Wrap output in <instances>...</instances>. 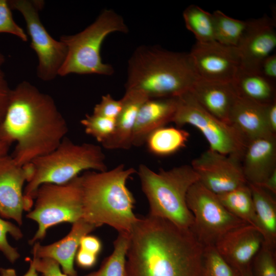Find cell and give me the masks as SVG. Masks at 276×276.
Instances as JSON below:
<instances>
[{"label":"cell","instance_id":"obj_1","mask_svg":"<svg viewBox=\"0 0 276 276\" xmlns=\"http://www.w3.org/2000/svg\"><path fill=\"white\" fill-rule=\"evenodd\" d=\"M204 247L191 229L139 218L129 234L126 276H199Z\"/></svg>","mask_w":276,"mask_h":276},{"label":"cell","instance_id":"obj_2","mask_svg":"<svg viewBox=\"0 0 276 276\" xmlns=\"http://www.w3.org/2000/svg\"><path fill=\"white\" fill-rule=\"evenodd\" d=\"M68 130L64 118L48 94L24 81L11 89L0 124V139L16 146L12 155L23 166L54 150Z\"/></svg>","mask_w":276,"mask_h":276},{"label":"cell","instance_id":"obj_3","mask_svg":"<svg viewBox=\"0 0 276 276\" xmlns=\"http://www.w3.org/2000/svg\"><path fill=\"white\" fill-rule=\"evenodd\" d=\"M198 78L189 53L142 46L129 60L125 89L148 99L177 97L189 91Z\"/></svg>","mask_w":276,"mask_h":276},{"label":"cell","instance_id":"obj_4","mask_svg":"<svg viewBox=\"0 0 276 276\" xmlns=\"http://www.w3.org/2000/svg\"><path fill=\"white\" fill-rule=\"evenodd\" d=\"M136 170L119 165L110 170L87 171L80 176L82 218L96 227L106 224L130 234L137 221L135 199L127 181Z\"/></svg>","mask_w":276,"mask_h":276},{"label":"cell","instance_id":"obj_5","mask_svg":"<svg viewBox=\"0 0 276 276\" xmlns=\"http://www.w3.org/2000/svg\"><path fill=\"white\" fill-rule=\"evenodd\" d=\"M31 176L24 190L26 211L34 204L36 193L45 183H66L83 171L107 170L105 156L100 146L90 143L76 144L65 136L51 152L29 163Z\"/></svg>","mask_w":276,"mask_h":276},{"label":"cell","instance_id":"obj_6","mask_svg":"<svg viewBox=\"0 0 276 276\" xmlns=\"http://www.w3.org/2000/svg\"><path fill=\"white\" fill-rule=\"evenodd\" d=\"M137 174L149 203L148 215L192 230L194 218L187 205V195L199 177L191 166L185 165L156 172L141 164Z\"/></svg>","mask_w":276,"mask_h":276},{"label":"cell","instance_id":"obj_7","mask_svg":"<svg viewBox=\"0 0 276 276\" xmlns=\"http://www.w3.org/2000/svg\"><path fill=\"white\" fill-rule=\"evenodd\" d=\"M128 31L122 17L113 10L106 9L84 30L74 35H62L60 40L66 46L67 54L58 75H112L114 72L113 67L102 61V44L109 34Z\"/></svg>","mask_w":276,"mask_h":276},{"label":"cell","instance_id":"obj_8","mask_svg":"<svg viewBox=\"0 0 276 276\" xmlns=\"http://www.w3.org/2000/svg\"><path fill=\"white\" fill-rule=\"evenodd\" d=\"M33 205L26 217L35 221L38 227L29 240L30 245L44 239L50 228L64 222L73 224L82 219L80 176L62 185H41L36 193Z\"/></svg>","mask_w":276,"mask_h":276},{"label":"cell","instance_id":"obj_9","mask_svg":"<svg viewBox=\"0 0 276 276\" xmlns=\"http://www.w3.org/2000/svg\"><path fill=\"white\" fill-rule=\"evenodd\" d=\"M172 122L179 128L186 125L195 127L205 138L210 149L242 159L248 142L247 139L233 125L208 112L190 90L177 97Z\"/></svg>","mask_w":276,"mask_h":276},{"label":"cell","instance_id":"obj_10","mask_svg":"<svg viewBox=\"0 0 276 276\" xmlns=\"http://www.w3.org/2000/svg\"><path fill=\"white\" fill-rule=\"evenodd\" d=\"M187 203L194 218L192 231L204 246L214 245L228 232L248 224L228 211L217 195L199 181L189 189Z\"/></svg>","mask_w":276,"mask_h":276},{"label":"cell","instance_id":"obj_11","mask_svg":"<svg viewBox=\"0 0 276 276\" xmlns=\"http://www.w3.org/2000/svg\"><path fill=\"white\" fill-rule=\"evenodd\" d=\"M11 9L19 11L26 22L31 38V48L38 57L37 76L43 81H51L58 75L67 54V47L61 40L54 39L42 24L39 12L43 2L30 0L8 1Z\"/></svg>","mask_w":276,"mask_h":276},{"label":"cell","instance_id":"obj_12","mask_svg":"<svg viewBox=\"0 0 276 276\" xmlns=\"http://www.w3.org/2000/svg\"><path fill=\"white\" fill-rule=\"evenodd\" d=\"M199 181L216 195L221 194L247 184L241 160L209 149L194 159L191 165Z\"/></svg>","mask_w":276,"mask_h":276},{"label":"cell","instance_id":"obj_13","mask_svg":"<svg viewBox=\"0 0 276 276\" xmlns=\"http://www.w3.org/2000/svg\"><path fill=\"white\" fill-rule=\"evenodd\" d=\"M199 78L232 83L240 66L237 48L216 41L196 42L189 53Z\"/></svg>","mask_w":276,"mask_h":276},{"label":"cell","instance_id":"obj_14","mask_svg":"<svg viewBox=\"0 0 276 276\" xmlns=\"http://www.w3.org/2000/svg\"><path fill=\"white\" fill-rule=\"evenodd\" d=\"M29 164L21 166L8 154L0 156V216L22 224L26 211L23 187L31 176Z\"/></svg>","mask_w":276,"mask_h":276},{"label":"cell","instance_id":"obj_15","mask_svg":"<svg viewBox=\"0 0 276 276\" xmlns=\"http://www.w3.org/2000/svg\"><path fill=\"white\" fill-rule=\"evenodd\" d=\"M276 48L275 23L266 15L249 20L248 27L237 47L240 68L258 72L262 61Z\"/></svg>","mask_w":276,"mask_h":276},{"label":"cell","instance_id":"obj_16","mask_svg":"<svg viewBox=\"0 0 276 276\" xmlns=\"http://www.w3.org/2000/svg\"><path fill=\"white\" fill-rule=\"evenodd\" d=\"M263 244L259 229L245 224L226 233L214 246L225 260L240 272L251 266Z\"/></svg>","mask_w":276,"mask_h":276},{"label":"cell","instance_id":"obj_17","mask_svg":"<svg viewBox=\"0 0 276 276\" xmlns=\"http://www.w3.org/2000/svg\"><path fill=\"white\" fill-rule=\"evenodd\" d=\"M97 227L83 219L72 224L70 232L63 238L50 244L42 245L39 242L33 244V257L49 258L60 265L68 276H78L74 267V261L81 239Z\"/></svg>","mask_w":276,"mask_h":276},{"label":"cell","instance_id":"obj_18","mask_svg":"<svg viewBox=\"0 0 276 276\" xmlns=\"http://www.w3.org/2000/svg\"><path fill=\"white\" fill-rule=\"evenodd\" d=\"M248 183L259 186L276 170L275 135L249 141L241 159Z\"/></svg>","mask_w":276,"mask_h":276},{"label":"cell","instance_id":"obj_19","mask_svg":"<svg viewBox=\"0 0 276 276\" xmlns=\"http://www.w3.org/2000/svg\"><path fill=\"white\" fill-rule=\"evenodd\" d=\"M177 105V97L154 98L141 106L135 121L132 146H143L148 136L157 129L172 122Z\"/></svg>","mask_w":276,"mask_h":276},{"label":"cell","instance_id":"obj_20","mask_svg":"<svg viewBox=\"0 0 276 276\" xmlns=\"http://www.w3.org/2000/svg\"><path fill=\"white\" fill-rule=\"evenodd\" d=\"M190 91L208 112L228 123L230 112L238 97L232 83L208 81L199 78Z\"/></svg>","mask_w":276,"mask_h":276},{"label":"cell","instance_id":"obj_21","mask_svg":"<svg viewBox=\"0 0 276 276\" xmlns=\"http://www.w3.org/2000/svg\"><path fill=\"white\" fill-rule=\"evenodd\" d=\"M268 104L238 96L230 112L228 123L236 127L248 141L275 135L270 132L267 124Z\"/></svg>","mask_w":276,"mask_h":276},{"label":"cell","instance_id":"obj_22","mask_svg":"<svg viewBox=\"0 0 276 276\" xmlns=\"http://www.w3.org/2000/svg\"><path fill=\"white\" fill-rule=\"evenodd\" d=\"M149 99L143 94L135 90H125L121 99L122 108L116 121L114 130L102 146L109 150H128L132 146V137L139 111L142 104Z\"/></svg>","mask_w":276,"mask_h":276},{"label":"cell","instance_id":"obj_23","mask_svg":"<svg viewBox=\"0 0 276 276\" xmlns=\"http://www.w3.org/2000/svg\"><path fill=\"white\" fill-rule=\"evenodd\" d=\"M254 204L257 228L261 233L264 244L275 250L276 201L270 192L261 187L248 183Z\"/></svg>","mask_w":276,"mask_h":276},{"label":"cell","instance_id":"obj_24","mask_svg":"<svg viewBox=\"0 0 276 276\" xmlns=\"http://www.w3.org/2000/svg\"><path fill=\"white\" fill-rule=\"evenodd\" d=\"M232 83L239 96L264 104L276 100L275 83L258 72L239 68Z\"/></svg>","mask_w":276,"mask_h":276},{"label":"cell","instance_id":"obj_25","mask_svg":"<svg viewBox=\"0 0 276 276\" xmlns=\"http://www.w3.org/2000/svg\"><path fill=\"white\" fill-rule=\"evenodd\" d=\"M190 134L179 127H160L153 131L147 137L145 144L151 154L165 156L173 154L184 148Z\"/></svg>","mask_w":276,"mask_h":276},{"label":"cell","instance_id":"obj_26","mask_svg":"<svg viewBox=\"0 0 276 276\" xmlns=\"http://www.w3.org/2000/svg\"><path fill=\"white\" fill-rule=\"evenodd\" d=\"M217 195L223 206L232 214L258 229L251 192L248 183Z\"/></svg>","mask_w":276,"mask_h":276},{"label":"cell","instance_id":"obj_27","mask_svg":"<svg viewBox=\"0 0 276 276\" xmlns=\"http://www.w3.org/2000/svg\"><path fill=\"white\" fill-rule=\"evenodd\" d=\"M215 40L237 48L248 27L249 20H242L226 15L220 10L213 13Z\"/></svg>","mask_w":276,"mask_h":276},{"label":"cell","instance_id":"obj_28","mask_svg":"<svg viewBox=\"0 0 276 276\" xmlns=\"http://www.w3.org/2000/svg\"><path fill=\"white\" fill-rule=\"evenodd\" d=\"M183 18L188 30L200 43L216 41L212 13L198 6L191 5L183 12Z\"/></svg>","mask_w":276,"mask_h":276},{"label":"cell","instance_id":"obj_29","mask_svg":"<svg viewBox=\"0 0 276 276\" xmlns=\"http://www.w3.org/2000/svg\"><path fill=\"white\" fill-rule=\"evenodd\" d=\"M129 242V234L119 233L113 242V250L104 259L97 271L84 276H126V254Z\"/></svg>","mask_w":276,"mask_h":276},{"label":"cell","instance_id":"obj_30","mask_svg":"<svg viewBox=\"0 0 276 276\" xmlns=\"http://www.w3.org/2000/svg\"><path fill=\"white\" fill-rule=\"evenodd\" d=\"M199 276H240L220 255L214 245L204 247Z\"/></svg>","mask_w":276,"mask_h":276},{"label":"cell","instance_id":"obj_31","mask_svg":"<svg viewBox=\"0 0 276 276\" xmlns=\"http://www.w3.org/2000/svg\"><path fill=\"white\" fill-rule=\"evenodd\" d=\"M116 120L96 114H87L80 123L86 134L94 137L101 144L112 134Z\"/></svg>","mask_w":276,"mask_h":276},{"label":"cell","instance_id":"obj_32","mask_svg":"<svg viewBox=\"0 0 276 276\" xmlns=\"http://www.w3.org/2000/svg\"><path fill=\"white\" fill-rule=\"evenodd\" d=\"M7 234L18 240L24 235L20 229L10 221L5 220L0 216V251L11 263H15L20 257L16 248L11 246L8 241Z\"/></svg>","mask_w":276,"mask_h":276},{"label":"cell","instance_id":"obj_33","mask_svg":"<svg viewBox=\"0 0 276 276\" xmlns=\"http://www.w3.org/2000/svg\"><path fill=\"white\" fill-rule=\"evenodd\" d=\"M275 257V249L263 244L251 264L253 276H276Z\"/></svg>","mask_w":276,"mask_h":276},{"label":"cell","instance_id":"obj_34","mask_svg":"<svg viewBox=\"0 0 276 276\" xmlns=\"http://www.w3.org/2000/svg\"><path fill=\"white\" fill-rule=\"evenodd\" d=\"M0 33L13 34L23 41H28V35L13 18L8 1L0 0Z\"/></svg>","mask_w":276,"mask_h":276},{"label":"cell","instance_id":"obj_35","mask_svg":"<svg viewBox=\"0 0 276 276\" xmlns=\"http://www.w3.org/2000/svg\"><path fill=\"white\" fill-rule=\"evenodd\" d=\"M122 108L121 99H114L110 94L102 97L101 101L94 107L93 114L116 120Z\"/></svg>","mask_w":276,"mask_h":276},{"label":"cell","instance_id":"obj_36","mask_svg":"<svg viewBox=\"0 0 276 276\" xmlns=\"http://www.w3.org/2000/svg\"><path fill=\"white\" fill-rule=\"evenodd\" d=\"M5 62V58L0 51V124L6 114L11 91L3 70Z\"/></svg>","mask_w":276,"mask_h":276},{"label":"cell","instance_id":"obj_37","mask_svg":"<svg viewBox=\"0 0 276 276\" xmlns=\"http://www.w3.org/2000/svg\"><path fill=\"white\" fill-rule=\"evenodd\" d=\"M32 260L36 270L43 276H68L61 270L58 263L52 259L33 257Z\"/></svg>","mask_w":276,"mask_h":276},{"label":"cell","instance_id":"obj_38","mask_svg":"<svg viewBox=\"0 0 276 276\" xmlns=\"http://www.w3.org/2000/svg\"><path fill=\"white\" fill-rule=\"evenodd\" d=\"M259 72L268 80L275 83L276 80V55L272 54L261 63Z\"/></svg>","mask_w":276,"mask_h":276},{"label":"cell","instance_id":"obj_39","mask_svg":"<svg viewBox=\"0 0 276 276\" xmlns=\"http://www.w3.org/2000/svg\"><path fill=\"white\" fill-rule=\"evenodd\" d=\"M101 240L96 236L86 235L80 240L79 248L97 256L102 249Z\"/></svg>","mask_w":276,"mask_h":276},{"label":"cell","instance_id":"obj_40","mask_svg":"<svg viewBox=\"0 0 276 276\" xmlns=\"http://www.w3.org/2000/svg\"><path fill=\"white\" fill-rule=\"evenodd\" d=\"M98 256L90 253L79 247L75 257L77 265L80 268L88 269L96 263Z\"/></svg>","mask_w":276,"mask_h":276},{"label":"cell","instance_id":"obj_41","mask_svg":"<svg viewBox=\"0 0 276 276\" xmlns=\"http://www.w3.org/2000/svg\"><path fill=\"white\" fill-rule=\"evenodd\" d=\"M266 121L270 132L276 134V100L269 103L266 108Z\"/></svg>","mask_w":276,"mask_h":276},{"label":"cell","instance_id":"obj_42","mask_svg":"<svg viewBox=\"0 0 276 276\" xmlns=\"http://www.w3.org/2000/svg\"><path fill=\"white\" fill-rule=\"evenodd\" d=\"M30 265L28 271L23 276H38V272L35 266L33 260H28ZM0 276H17L16 271L13 268H0Z\"/></svg>","mask_w":276,"mask_h":276},{"label":"cell","instance_id":"obj_43","mask_svg":"<svg viewBox=\"0 0 276 276\" xmlns=\"http://www.w3.org/2000/svg\"><path fill=\"white\" fill-rule=\"evenodd\" d=\"M259 186L272 194H276V170Z\"/></svg>","mask_w":276,"mask_h":276},{"label":"cell","instance_id":"obj_44","mask_svg":"<svg viewBox=\"0 0 276 276\" xmlns=\"http://www.w3.org/2000/svg\"><path fill=\"white\" fill-rule=\"evenodd\" d=\"M11 144L0 139V156L8 154Z\"/></svg>","mask_w":276,"mask_h":276},{"label":"cell","instance_id":"obj_45","mask_svg":"<svg viewBox=\"0 0 276 276\" xmlns=\"http://www.w3.org/2000/svg\"><path fill=\"white\" fill-rule=\"evenodd\" d=\"M239 273L240 276H253L251 266L247 268L242 270Z\"/></svg>","mask_w":276,"mask_h":276}]
</instances>
